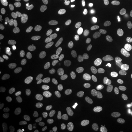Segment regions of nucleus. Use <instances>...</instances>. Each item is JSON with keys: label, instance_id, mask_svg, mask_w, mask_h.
I'll use <instances>...</instances> for the list:
<instances>
[{"label": "nucleus", "instance_id": "9", "mask_svg": "<svg viewBox=\"0 0 132 132\" xmlns=\"http://www.w3.org/2000/svg\"><path fill=\"white\" fill-rule=\"evenodd\" d=\"M56 132H81V119L76 113H66L59 120Z\"/></svg>", "mask_w": 132, "mask_h": 132}, {"label": "nucleus", "instance_id": "4", "mask_svg": "<svg viewBox=\"0 0 132 132\" xmlns=\"http://www.w3.org/2000/svg\"><path fill=\"white\" fill-rule=\"evenodd\" d=\"M94 82L104 100L110 101H128L132 94V85L125 76L109 68L98 69L94 75Z\"/></svg>", "mask_w": 132, "mask_h": 132}, {"label": "nucleus", "instance_id": "10", "mask_svg": "<svg viewBox=\"0 0 132 132\" xmlns=\"http://www.w3.org/2000/svg\"><path fill=\"white\" fill-rule=\"evenodd\" d=\"M81 132H103V128L95 118L87 116L81 120Z\"/></svg>", "mask_w": 132, "mask_h": 132}, {"label": "nucleus", "instance_id": "6", "mask_svg": "<svg viewBox=\"0 0 132 132\" xmlns=\"http://www.w3.org/2000/svg\"><path fill=\"white\" fill-rule=\"evenodd\" d=\"M32 57L24 48H12L5 59L6 78L16 87H22L32 78Z\"/></svg>", "mask_w": 132, "mask_h": 132}, {"label": "nucleus", "instance_id": "8", "mask_svg": "<svg viewBox=\"0 0 132 132\" xmlns=\"http://www.w3.org/2000/svg\"><path fill=\"white\" fill-rule=\"evenodd\" d=\"M13 119V101L6 90H0V126L5 128Z\"/></svg>", "mask_w": 132, "mask_h": 132}, {"label": "nucleus", "instance_id": "3", "mask_svg": "<svg viewBox=\"0 0 132 132\" xmlns=\"http://www.w3.org/2000/svg\"><path fill=\"white\" fill-rule=\"evenodd\" d=\"M68 91L71 98L85 110H97L101 107L104 98L97 90L94 78L84 72H76L68 81Z\"/></svg>", "mask_w": 132, "mask_h": 132}, {"label": "nucleus", "instance_id": "2", "mask_svg": "<svg viewBox=\"0 0 132 132\" xmlns=\"http://www.w3.org/2000/svg\"><path fill=\"white\" fill-rule=\"evenodd\" d=\"M85 31L98 44H114L126 35V21L118 12L93 13L84 21Z\"/></svg>", "mask_w": 132, "mask_h": 132}, {"label": "nucleus", "instance_id": "7", "mask_svg": "<svg viewBox=\"0 0 132 132\" xmlns=\"http://www.w3.org/2000/svg\"><path fill=\"white\" fill-rule=\"evenodd\" d=\"M60 119L57 118L54 109L48 103H37L34 104L29 112V122L34 131L38 132H56Z\"/></svg>", "mask_w": 132, "mask_h": 132}, {"label": "nucleus", "instance_id": "13", "mask_svg": "<svg viewBox=\"0 0 132 132\" xmlns=\"http://www.w3.org/2000/svg\"><path fill=\"white\" fill-rule=\"evenodd\" d=\"M32 132H38V131H32Z\"/></svg>", "mask_w": 132, "mask_h": 132}, {"label": "nucleus", "instance_id": "1", "mask_svg": "<svg viewBox=\"0 0 132 132\" xmlns=\"http://www.w3.org/2000/svg\"><path fill=\"white\" fill-rule=\"evenodd\" d=\"M10 24L28 37H41L48 27L47 12L40 0H3Z\"/></svg>", "mask_w": 132, "mask_h": 132}, {"label": "nucleus", "instance_id": "12", "mask_svg": "<svg viewBox=\"0 0 132 132\" xmlns=\"http://www.w3.org/2000/svg\"><path fill=\"white\" fill-rule=\"evenodd\" d=\"M128 132H132V94L128 100Z\"/></svg>", "mask_w": 132, "mask_h": 132}, {"label": "nucleus", "instance_id": "5", "mask_svg": "<svg viewBox=\"0 0 132 132\" xmlns=\"http://www.w3.org/2000/svg\"><path fill=\"white\" fill-rule=\"evenodd\" d=\"M56 47L68 63H78L84 56V41L79 31L69 22H59L53 32Z\"/></svg>", "mask_w": 132, "mask_h": 132}, {"label": "nucleus", "instance_id": "11", "mask_svg": "<svg viewBox=\"0 0 132 132\" xmlns=\"http://www.w3.org/2000/svg\"><path fill=\"white\" fill-rule=\"evenodd\" d=\"M91 3H94L95 6L104 7V9H118L123 5L125 0H90Z\"/></svg>", "mask_w": 132, "mask_h": 132}]
</instances>
